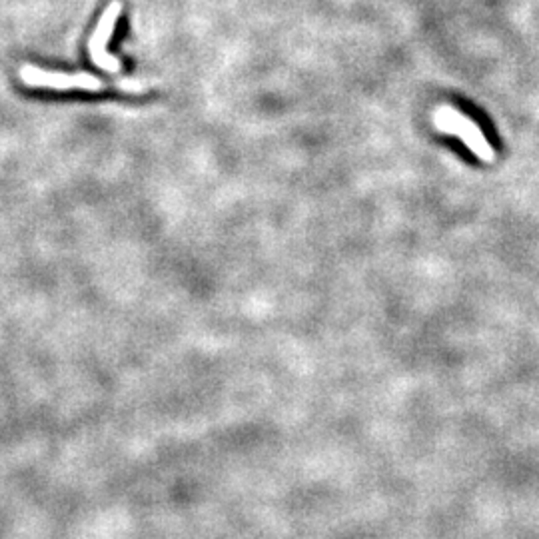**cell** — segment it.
Returning a JSON list of instances; mask_svg holds the SVG:
<instances>
[{"label":"cell","instance_id":"6da1fadb","mask_svg":"<svg viewBox=\"0 0 539 539\" xmlns=\"http://www.w3.org/2000/svg\"><path fill=\"white\" fill-rule=\"evenodd\" d=\"M18 76L22 80V84H27L30 88H48V90H84V93H100L114 88L118 90V82L108 84L106 80L98 79L88 72H76V74H66V72H50V70H42L32 64L20 66Z\"/></svg>","mask_w":539,"mask_h":539},{"label":"cell","instance_id":"7a4b0ae2","mask_svg":"<svg viewBox=\"0 0 539 539\" xmlns=\"http://www.w3.org/2000/svg\"><path fill=\"white\" fill-rule=\"evenodd\" d=\"M434 122L442 132L458 136L479 160L491 162L496 158V152L489 144V140L484 136V132L479 130V126L472 118H468L461 112H458L456 108H451V106L437 108V112L434 114Z\"/></svg>","mask_w":539,"mask_h":539},{"label":"cell","instance_id":"3957f363","mask_svg":"<svg viewBox=\"0 0 539 539\" xmlns=\"http://www.w3.org/2000/svg\"><path fill=\"white\" fill-rule=\"evenodd\" d=\"M120 13H122V2L120 0H112L106 11L100 14V20L94 28L93 36L88 40V54L93 58L94 66H98L100 70L110 72V74H118L122 70L118 56L108 53V42L112 39V32L116 28Z\"/></svg>","mask_w":539,"mask_h":539}]
</instances>
